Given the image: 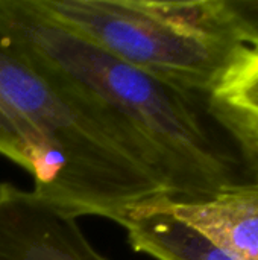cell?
I'll return each mask as SVG.
<instances>
[{
	"label": "cell",
	"mask_w": 258,
	"mask_h": 260,
	"mask_svg": "<svg viewBox=\"0 0 258 260\" xmlns=\"http://www.w3.org/2000/svg\"><path fill=\"white\" fill-rule=\"evenodd\" d=\"M0 46L117 120L146 151L172 201H205L236 184L198 94L68 32L35 0H0Z\"/></svg>",
	"instance_id": "6da1fadb"
},
{
	"label": "cell",
	"mask_w": 258,
	"mask_h": 260,
	"mask_svg": "<svg viewBox=\"0 0 258 260\" xmlns=\"http://www.w3.org/2000/svg\"><path fill=\"white\" fill-rule=\"evenodd\" d=\"M0 155L33 192L73 218L123 225L128 212L169 197L141 145L111 116L0 46Z\"/></svg>",
	"instance_id": "7a4b0ae2"
},
{
	"label": "cell",
	"mask_w": 258,
	"mask_h": 260,
	"mask_svg": "<svg viewBox=\"0 0 258 260\" xmlns=\"http://www.w3.org/2000/svg\"><path fill=\"white\" fill-rule=\"evenodd\" d=\"M68 32L149 76L207 98L248 47L225 0H35Z\"/></svg>",
	"instance_id": "3957f363"
},
{
	"label": "cell",
	"mask_w": 258,
	"mask_h": 260,
	"mask_svg": "<svg viewBox=\"0 0 258 260\" xmlns=\"http://www.w3.org/2000/svg\"><path fill=\"white\" fill-rule=\"evenodd\" d=\"M0 260H108L67 215L33 190L0 183Z\"/></svg>",
	"instance_id": "277c9868"
},
{
	"label": "cell",
	"mask_w": 258,
	"mask_h": 260,
	"mask_svg": "<svg viewBox=\"0 0 258 260\" xmlns=\"http://www.w3.org/2000/svg\"><path fill=\"white\" fill-rule=\"evenodd\" d=\"M173 212L236 260H258V183H236L210 200L178 203Z\"/></svg>",
	"instance_id": "5b68a950"
},
{
	"label": "cell",
	"mask_w": 258,
	"mask_h": 260,
	"mask_svg": "<svg viewBox=\"0 0 258 260\" xmlns=\"http://www.w3.org/2000/svg\"><path fill=\"white\" fill-rule=\"evenodd\" d=\"M122 227L134 251L155 260H236L181 219L173 212L170 198L166 197L134 206Z\"/></svg>",
	"instance_id": "8992f818"
},
{
	"label": "cell",
	"mask_w": 258,
	"mask_h": 260,
	"mask_svg": "<svg viewBox=\"0 0 258 260\" xmlns=\"http://www.w3.org/2000/svg\"><path fill=\"white\" fill-rule=\"evenodd\" d=\"M205 104L207 113L234 139L258 183V52L245 50Z\"/></svg>",
	"instance_id": "52a82bcc"
},
{
	"label": "cell",
	"mask_w": 258,
	"mask_h": 260,
	"mask_svg": "<svg viewBox=\"0 0 258 260\" xmlns=\"http://www.w3.org/2000/svg\"><path fill=\"white\" fill-rule=\"evenodd\" d=\"M225 5L242 43L258 52V0H225Z\"/></svg>",
	"instance_id": "ba28073f"
}]
</instances>
